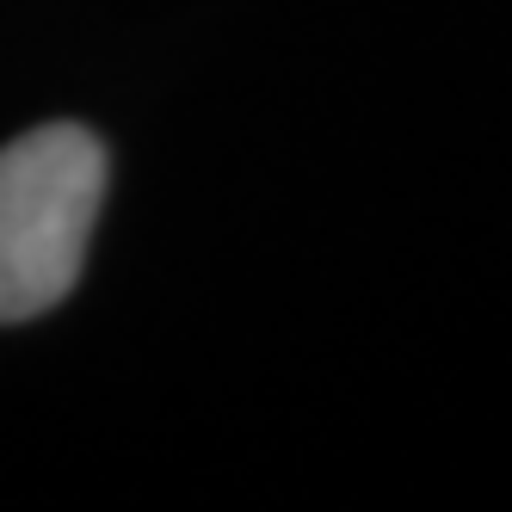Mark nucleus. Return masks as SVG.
Returning <instances> with one entry per match:
<instances>
[{
	"mask_svg": "<svg viewBox=\"0 0 512 512\" xmlns=\"http://www.w3.org/2000/svg\"><path fill=\"white\" fill-rule=\"evenodd\" d=\"M105 173L112 161L87 124H44L0 149V321H31L75 290Z\"/></svg>",
	"mask_w": 512,
	"mask_h": 512,
	"instance_id": "f257e3e1",
	"label": "nucleus"
}]
</instances>
